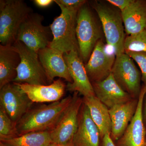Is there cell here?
Returning <instances> with one entry per match:
<instances>
[{
    "label": "cell",
    "instance_id": "1",
    "mask_svg": "<svg viewBox=\"0 0 146 146\" xmlns=\"http://www.w3.org/2000/svg\"><path fill=\"white\" fill-rule=\"evenodd\" d=\"M72 100L73 96H69L49 104L30 110L16 123L18 136L29 132L51 130Z\"/></svg>",
    "mask_w": 146,
    "mask_h": 146
},
{
    "label": "cell",
    "instance_id": "2",
    "mask_svg": "<svg viewBox=\"0 0 146 146\" xmlns=\"http://www.w3.org/2000/svg\"><path fill=\"white\" fill-rule=\"evenodd\" d=\"M33 10L22 0L0 1V42L11 46L21 25Z\"/></svg>",
    "mask_w": 146,
    "mask_h": 146
},
{
    "label": "cell",
    "instance_id": "3",
    "mask_svg": "<svg viewBox=\"0 0 146 146\" xmlns=\"http://www.w3.org/2000/svg\"><path fill=\"white\" fill-rule=\"evenodd\" d=\"M58 6L61 13L50 25L53 39L48 46L63 54L74 51L79 54L76 35L78 11L71 10L60 5Z\"/></svg>",
    "mask_w": 146,
    "mask_h": 146
},
{
    "label": "cell",
    "instance_id": "4",
    "mask_svg": "<svg viewBox=\"0 0 146 146\" xmlns=\"http://www.w3.org/2000/svg\"><path fill=\"white\" fill-rule=\"evenodd\" d=\"M86 3L78 11L76 27L79 56L84 63L89 60L102 36L99 25Z\"/></svg>",
    "mask_w": 146,
    "mask_h": 146
},
{
    "label": "cell",
    "instance_id": "5",
    "mask_svg": "<svg viewBox=\"0 0 146 146\" xmlns=\"http://www.w3.org/2000/svg\"><path fill=\"white\" fill-rule=\"evenodd\" d=\"M12 46L19 53L21 60L16 69L17 76L12 82L48 85L50 83L38 53L20 41H16Z\"/></svg>",
    "mask_w": 146,
    "mask_h": 146
},
{
    "label": "cell",
    "instance_id": "6",
    "mask_svg": "<svg viewBox=\"0 0 146 146\" xmlns=\"http://www.w3.org/2000/svg\"><path fill=\"white\" fill-rule=\"evenodd\" d=\"M99 18L107 44L113 48L116 56L125 53V36L121 13L102 4L93 5Z\"/></svg>",
    "mask_w": 146,
    "mask_h": 146
},
{
    "label": "cell",
    "instance_id": "7",
    "mask_svg": "<svg viewBox=\"0 0 146 146\" xmlns=\"http://www.w3.org/2000/svg\"><path fill=\"white\" fill-rule=\"evenodd\" d=\"M44 16L33 12L21 25L16 41L23 42L27 46L38 53L39 50L49 46L53 35L49 26L43 25Z\"/></svg>",
    "mask_w": 146,
    "mask_h": 146
},
{
    "label": "cell",
    "instance_id": "8",
    "mask_svg": "<svg viewBox=\"0 0 146 146\" xmlns=\"http://www.w3.org/2000/svg\"><path fill=\"white\" fill-rule=\"evenodd\" d=\"M83 100L74 92L70 104L57 123L49 131L52 143L65 145L71 142L78 127V115Z\"/></svg>",
    "mask_w": 146,
    "mask_h": 146
},
{
    "label": "cell",
    "instance_id": "9",
    "mask_svg": "<svg viewBox=\"0 0 146 146\" xmlns=\"http://www.w3.org/2000/svg\"><path fill=\"white\" fill-rule=\"evenodd\" d=\"M133 60L125 53L116 56L112 73L121 88L134 99L141 89L140 72Z\"/></svg>",
    "mask_w": 146,
    "mask_h": 146
},
{
    "label": "cell",
    "instance_id": "10",
    "mask_svg": "<svg viewBox=\"0 0 146 146\" xmlns=\"http://www.w3.org/2000/svg\"><path fill=\"white\" fill-rule=\"evenodd\" d=\"M0 89V106L17 123L31 109L33 102L14 82L7 84Z\"/></svg>",
    "mask_w": 146,
    "mask_h": 146
},
{
    "label": "cell",
    "instance_id": "11",
    "mask_svg": "<svg viewBox=\"0 0 146 146\" xmlns=\"http://www.w3.org/2000/svg\"><path fill=\"white\" fill-rule=\"evenodd\" d=\"M63 56L73 81L67 84V90L78 92L84 97L96 96L85 65L78 53L72 51L64 54Z\"/></svg>",
    "mask_w": 146,
    "mask_h": 146
},
{
    "label": "cell",
    "instance_id": "12",
    "mask_svg": "<svg viewBox=\"0 0 146 146\" xmlns=\"http://www.w3.org/2000/svg\"><path fill=\"white\" fill-rule=\"evenodd\" d=\"M115 59V54L107 52L102 39L99 40L85 65L90 81L97 82L107 78L112 73Z\"/></svg>",
    "mask_w": 146,
    "mask_h": 146
},
{
    "label": "cell",
    "instance_id": "13",
    "mask_svg": "<svg viewBox=\"0 0 146 146\" xmlns=\"http://www.w3.org/2000/svg\"><path fill=\"white\" fill-rule=\"evenodd\" d=\"M38 54L50 83L53 82L56 77L64 79L69 83L72 82L64 54L48 46L39 50Z\"/></svg>",
    "mask_w": 146,
    "mask_h": 146
},
{
    "label": "cell",
    "instance_id": "14",
    "mask_svg": "<svg viewBox=\"0 0 146 146\" xmlns=\"http://www.w3.org/2000/svg\"><path fill=\"white\" fill-rule=\"evenodd\" d=\"M96 97L108 109L133 99L117 83L111 73L101 81L92 82Z\"/></svg>",
    "mask_w": 146,
    "mask_h": 146
},
{
    "label": "cell",
    "instance_id": "15",
    "mask_svg": "<svg viewBox=\"0 0 146 146\" xmlns=\"http://www.w3.org/2000/svg\"><path fill=\"white\" fill-rule=\"evenodd\" d=\"M100 133L89 109L83 102L78 115V127L71 141L73 146H99Z\"/></svg>",
    "mask_w": 146,
    "mask_h": 146
},
{
    "label": "cell",
    "instance_id": "16",
    "mask_svg": "<svg viewBox=\"0 0 146 146\" xmlns=\"http://www.w3.org/2000/svg\"><path fill=\"white\" fill-rule=\"evenodd\" d=\"M146 89L143 87L138 97L135 114L120 141L121 146H145L143 107Z\"/></svg>",
    "mask_w": 146,
    "mask_h": 146
},
{
    "label": "cell",
    "instance_id": "17",
    "mask_svg": "<svg viewBox=\"0 0 146 146\" xmlns=\"http://www.w3.org/2000/svg\"><path fill=\"white\" fill-rule=\"evenodd\" d=\"M15 83L33 103L54 102L60 100L66 87L65 84L60 79L46 85Z\"/></svg>",
    "mask_w": 146,
    "mask_h": 146
},
{
    "label": "cell",
    "instance_id": "18",
    "mask_svg": "<svg viewBox=\"0 0 146 146\" xmlns=\"http://www.w3.org/2000/svg\"><path fill=\"white\" fill-rule=\"evenodd\" d=\"M138 100L133 99L109 109L111 121V138L117 140L121 137L136 112Z\"/></svg>",
    "mask_w": 146,
    "mask_h": 146
},
{
    "label": "cell",
    "instance_id": "19",
    "mask_svg": "<svg viewBox=\"0 0 146 146\" xmlns=\"http://www.w3.org/2000/svg\"><path fill=\"white\" fill-rule=\"evenodd\" d=\"M126 33L134 35L146 29V1L134 0L121 11Z\"/></svg>",
    "mask_w": 146,
    "mask_h": 146
},
{
    "label": "cell",
    "instance_id": "20",
    "mask_svg": "<svg viewBox=\"0 0 146 146\" xmlns=\"http://www.w3.org/2000/svg\"><path fill=\"white\" fill-rule=\"evenodd\" d=\"M21 60L15 47L0 44V89L16 78V69Z\"/></svg>",
    "mask_w": 146,
    "mask_h": 146
},
{
    "label": "cell",
    "instance_id": "21",
    "mask_svg": "<svg viewBox=\"0 0 146 146\" xmlns=\"http://www.w3.org/2000/svg\"><path fill=\"white\" fill-rule=\"evenodd\" d=\"M82 100L98 129L101 138H102L106 133H111V121L108 108L96 96L84 97Z\"/></svg>",
    "mask_w": 146,
    "mask_h": 146
},
{
    "label": "cell",
    "instance_id": "22",
    "mask_svg": "<svg viewBox=\"0 0 146 146\" xmlns=\"http://www.w3.org/2000/svg\"><path fill=\"white\" fill-rule=\"evenodd\" d=\"M0 140L1 143L7 146H46L52 143L48 131L29 132Z\"/></svg>",
    "mask_w": 146,
    "mask_h": 146
},
{
    "label": "cell",
    "instance_id": "23",
    "mask_svg": "<svg viewBox=\"0 0 146 146\" xmlns=\"http://www.w3.org/2000/svg\"><path fill=\"white\" fill-rule=\"evenodd\" d=\"M18 136L16 123L10 119L5 109L0 106V140Z\"/></svg>",
    "mask_w": 146,
    "mask_h": 146
},
{
    "label": "cell",
    "instance_id": "24",
    "mask_svg": "<svg viewBox=\"0 0 146 146\" xmlns=\"http://www.w3.org/2000/svg\"><path fill=\"white\" fill-rule=\"evenodd\" d=\"M124 48L125 51L146 52V29L138 34L126 36Z\"/></svg>",
    "mask_w": 146,
    "mask_h": 146
},
{
    "label": "cell",
    "instance_id": "25",
    "mask_svg": "<svg viewBox=\"0 0 146 146\" xmlns=\"http://www.w3.org/2000/svg\"><path fill=\"white\" fill-rule=\"evenodd\" d=\"M125 53L138 64L142 73V79L143 82L144 87L146 89V52L125 51Z\"/></svg>",
    "mask_w": 146,
    "mask_h": 146
},
{
    "label": "cell",
    "instance_id": "26",
    "mask_svg": "<svg viewBox=\"0 0 146 146\" xmlns=\"http://www.w3.org/2000/svg\"><path fill=\"white\" fill-rule=\"evenodd\" d=\"M58 5L71 10L78 11L87 2L84 0H54Z\"/></svg>",
    "mask_w": 146,
    "mask_h": 146
},
{
    "label": "cell",
    "instance_id": "27",
    "mask_svg": "<svg viewBox=\"0 0 146 146\" xmlns=\"http://www.w3.org/2000/svg\"><path fill=\"white\" fill-rule=\"evenodd\" d=\"M133 1L134 0H108L107 1L119 9L121 11H122L133 3Z\"/></svg>",
    "mask_w": 146,
    "mask_h": 146
},
{
    "label": "cell",
    "instance_id": "28",
    "mask_svg": "<svg viewBox=\"0 0 146 146\" xmlns=\"http://www.w3.org/2000/svg\"><path fill=\"white\" fill-rule=\"evenodd\" d=\"M102 139L101 146H116L112 141L110 133H106Z\"/></svg>",
    "mask_w": 146,
    "mask_h": 146
},
{
    "label": "cell",
    "instance_id": "29",
    "mask_svg": "<svg viewBox=\"0 0 146 146\" xmlns=\"http://www.w3.org/2000/svg\"><path fill=\"white\" fill-rule=\"evenodd\" d=\"M33 1L36 6L42 8L48 7L54 2L53 0H34Z\"/></svg>",
    "mask_w": 146,
    "mask_h": 146
},
{
    "label": "cell",
    "instance_id": "30",
    "mask_svg": "<svg viewBox=\"0 0 146 146\" xmlns=\"http://www.w3.org/2000/svg\"><path fill=\"white\" fill-rule=\"evenodd\" d=\"M58 146H73L72 143L71 142H69L68 143L65 144V145H59Z\"/></svg>",
    "mask_w": 146,
    "mask_h": 146
},
{
    "label": "cell",
    "instance_id": "31",
    "mask_svg": "<svg viewBox=\"0 0 146 146\" xmlns=\"http://www.w3.org/2000/svg\"><path fill=\"white\" fill-rule=\"evenodd\" d=\"M58 145H57V144L54 143H52L49 145H48L46 146H58Z\"/></svg>",
    "mask_w": 146,
    "mask_h": 146
},
{
    "label": "cell",
    "instance_id": "32",
    "mask_svg": "<svg viewBox=\"0 0 146 146\" xmlns=\"http://www.w3.org/2000/svg\"><path fill=\"white\" fill-rule=\"evenodd\" d=\"M145 117L146 119V100L145 102Z\"/></svg>",
    "mask_w": 146,
    "mask_h": 146
},
{
    "label": "cell",
    "instance_id": "33",
    "mask_svg": "<svg viewBox=\"0 0 146 146\" xmlns=\"http://www.w3.org/2000/svg\"><path fill=\"white\" fill-rule=\"evenodd\" d=\"M0 146H7L6 145H5V144H3V143H0Z\"/></svg>",
    "mask_w": 146,
    "mask_h": 146
},
{
    "label": "cell",
    "instance_id": "34",
    "mask_svg": "<svg viewBox=\"0 0 146 146\" xmlns=\"http://www.w3.org/2000/svg\"></svg>",
    "mask_w": 146,
    "mask_h": 146
}]
</instances>
